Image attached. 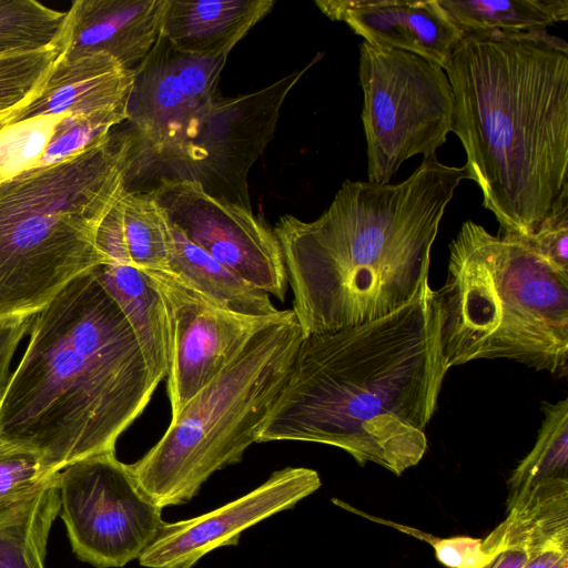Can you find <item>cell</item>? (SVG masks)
Returning a JSON list of instances; mask_svg holds the SVG:
<instances>
[{
	"label": "cell",
	"mask_w": 568,
	"mask_h": 568,
	"mask_svg": "<svg viewBox=\"0 0 568 568\" xmlns=\"http://www.w3.org/2000/svg\"><path fill=\"white\" fill-rule=\"evenodd\" d=\"M447 371L427 284L385 317L304 336L258 443L331 445L399 476L424 457Z\"/></svg>",
	"instance_id": "obj_1"
},
{
	"label": "cell",
	"mask_w": 568,
	"mask_h": 568,
	"mask_svg": "<svg viewBox=\"0 0 568 568\" xmlns=\"http://www.w3.org/2000/svg\"><path fill=\"white\" fill-rule=\"evenodd\" d=\"M465 168L423 159L403 182L346 180L312 222L285 214L273 232L303 335L385 317L428 284L430 251Z\"/></svg>",
	"instance_id": "obj_2"
},
{
	"label": "cell",
	"mask_w": 568,
	"mask_h": 568,
	"mask_svg": "<svg viewBox=\"0 0 568 568\" xmlns=\"http://www.w3.org/2000/svg\"><path fill=\"white\" fill-rule=\"evenodd\" d=\"M0 400V438L36 450L48 476L115 452L161 382L93 270L32 320Z\"/></svg>",
	"instance_id": "obj_3"
},
{
	"label": "cell",
	"mask_w": 568,
	"mask_h": 568,
	"mask_svg": "<svg viewBox=\"0 0 568 568\" xmlns=\"http://www.w3.org/2000/svg\"><path fill=\"white\" fill-rule=\"evenodd\" d=\"M466 179L526 240L568 184V44L545 31L465 34L444 67Z\"/></svg>",
	"instance_id": "obj_4"
},
{
	"label": "cell",
	"mask_w": 568,
	"mask_h": 568,
	"mask_svg": "<svg viewBox=\"0 0 568 568\" xmlns=\"http://www.w3.org/2000/svg\"><path fill=\"white\" fill-rule=\"evenodd\" d=\"M144 153L131 129L0 181V322L37 315L79 275L106 264L98 229Z\"/></svg>",
	"instance_id": "obj_5"
},
{
	"label": "cell",
	"mask_w": 568,
	"mask_h": 568,
	"mask_svg": "<svg viewBox=\"0 0 568 568\" xmlns=\"http://www.w3.org/2000/svg\"><path fill=\"white\" fill-rule=\"evenodd\" d=\"M432 300L448 369L506 358L568 376V277L524 241L466 221L449 244L447 277Z\"/></svg>",
	"instance_id": "obj_6"
},
{
	"label": "cell",
	"mask_w": 568,
	"mask_h": 568,
	"mask_svg": "<svg viewBox=\"0 0 568 568\" xmlns=\"http://www.w3.org/2000/svg\"><path fill=\"white\" fill-rule=\"evenodd\" d=\"M304 335L292 310L257 331L226 367L171 418L161 439L128 464L160 508L195 497L213 473L258 443Z\"/></svg>",
	"instance_id": "obj_7"
},
{
	"label": "cell",
	"mask_w": 568,
	"mask_h": 568,
	"mask_svg": "<svg viewBox=\"0 0 568 568\" xmlns=\"http://www.w3.org/2000/svg\"><path fill=\"white\" fill-rule=\"evenodd\" d=\"M358 79L367 178L388 184L402 164L436 155L453 129L454 94L444 69L417 54L359 44Z\"/></svg>",
	"instance_id": "obj_8"
},
{
	"label": "cell",
	"mask_w": 568,
	"mask_h": 568,
	"mask_svg": "<svg viewBox=\"0 0 568 568\" xmlns=\"http://www.w3.org/2000/svg\"><path fill=\"white\" fill-rule=\"evenodd\" d=\"M57 488L71 548L95 568L139 559L164 524L162 508L139 490L115 452L65 467L57 474Z\"/></svg>",
	"instance_id": "obj_9"
},
{
	"label": "cell",
	"mask_w": 568,
	"mask_h": 568,
	"mask_svg": "<svg viewBox=\"0 0 568 568\" xmlns=\"http://www.w3.org/2000/svg\"><path fill=\"white\" fill-rule=\"evenodd\" d=\"M230 99H216L181 141L158 158L209 194L251 209L247 173L274 132L281 106L305 70Z\"/></svg>",
	"instance_id": "obj_10"
},
{
	"label": "cell",
	"mask_w": 568,
	"mask_h": 568,
	"mask_svg": "<svg viewBox=\"0 0 568 568\" xmlns=\"http://www.w3.org/2000/svg\"><path fill=\"white\" fill-rule=\"evenodd\" d=\"M150 193L187 240L251 285L284 301L288 281L278 241L252 209L215 197L186 179L162 178Z\"/></svg>",
	"instance_id": "obj_11"
},
{
	"label": "cell",
	"mask_w": 568,
	"mask_h": 568,
	"mask_svg": "<svg viewBox=\"0 0 568 568\" xmlns=\"http://www.w3.org/2000/svg\"><path fill=\"white\" fill-rule=\"evenodd\" d=\"M161 295L168 320L171 418L239 354L271 316L234 313L189 291L168 273L142 270Z\"/></svg>",
	"instance_id": "obj_12"
},
{
	"label": "cell",
	"mask_w": 568,
	"mask_h": 568,
	"mask_svg": "<svg viewBox=\"0 0 568 568\" xmlns=\"http://www.w3.org/2000/svg\"><path fill=\"white\" fill-rule=\"evenodd\" d=\"M322 485L318 473L306 467L275 470L250 493L200 516L164 523L140 556L145 568H193L209 552L235 546L244 530L296 506Z\"/></svg>",
	"instance_id": "obj_13"
},
{
	"label": "cell",
	"mask_w": 568,
	"mask_h": 568,
	"mask_svg": "<svg viewBox=\"0 0 568 568\" xmlns=\"http://www.w3.org/2000/svg\"><path fill=\"white\" fill-rule=\"evenodd\" d=\"M315 4L364 41L417 54L443 69L464 38L438 0H317Z\"/></svg>",
	"instance_id": "obj_14"
},
{
	"label": "cell",
	"mask_w": 568,
	"mask_h": 568,
	"mask_svg": "<svg viewBox=\"0 0 568 568\" xmlns=\"http://www.w3.org/2000/svg\"><path fill=\"white\" fill-rule=\"evenodd\" d=\"M165 0H75L54 41L59 55L106 53L134 70L155 44Z\"/></svg>",
	"instance_id": "obj_15"
},
{
	"label": "cell",
	"mask_w": 568,
	"mask_h": 568,
	"mask_svg": "<svg viewBox=\"0 0 568 568\" xmlns=\"http://www.w3.org/2000/svg\"><path fill=\"white\" fill-rule=\"evenodd\" d=\"M480 568H568V481L537 487L483 539Z\"/></svg>",
	"instance_id": "obj_16"
},
{
	"label": "cell",
	"mask_w": 568,
	"mask_h": 568,
	"mask_svg": "<svg viewBox=\"0 0 568 568\" xmlns=\"http://www.w3.org/2000/svg\"><path fill=\"white\" fill-rule=\"evenodd\" d=\"M207 108L200 106L189 94L180 75L178 51L160 33L134 70L128 103L126 121L144 152L160 158L172 150Z\"/></svg>",
	"instance_id": "obj_17"
},
{
	"label": "cell",
	"mask_w": 568,
	"mask_h": 568,
	"mask_svg": "<svg viewBox=\"0 0 568 568\" xmlns=\"http://www.w3.org/2000/svg\"><path fill=\"white\" fill-rule=\"evenodd\" d=\"M134 72L106 53L58 57L40 92L11 122L128 110Z\"/></svg>",
	"instance_id": "obj_18"
},
{
	"label": "cell",
	"mask_w": 568,
	"mask_h": 568,
	"mask_svg": "<svg viewBox=\"0 0 568 568\" xmlns=\"http://www.w3.org/2000/svg\"><path fill=\"white\" fill-rule=\"evenodd\" d=\"M274 3V0H165L161 34L183 54L229 55L271 12Z\"/></svg>",
	"instance_id": "obj_19"
},
{
	"label": "cell",
	"mask_w": 568,
	"mask_h": 568,
	"mask_svg": "<svg viewBox=\"0 0 568 568\" xmlns=\"http://www.w3.org/2000/svg\"><path fill=\"white\" fill-rule=\"evenodd\" d=\"M170 226L172 248L164 272L178 283L215 306L234 313L271 316L280 311L268 294L234 274Z\"/></svg>",
	"instance_id": "obj_20"
},
{
	"label": "cell",
	"mask_w": 568,
	"mask_h": 568,
	"mask_svg": "<svg viewBox=\"0 0 568 568\" xmlns=\"http://www.w3.org/2000/svg\"><path fill=\"white\" fill-rule=\"evenodd\" d=\"M98 281L126 317L153 374H168V320L160 293L146 274L132 265L106 263L93 270Z\"/></svg>",
	"instance_id": "obj_21"
},
{
	"label": "cell",
	"mask_w": 568,
	"mask_h": 568,
	"mask_svg": "<svg viewBox=\"0 0 568 568\" xmlns=\"http://www.w3.org/2000/svg\"><path fill=\"white\" fill-rule=\"evenodd\" d=\"M59 511L57 474L29 497L0 509V568H45Z\"/></svg>",
	"instance_id": "obj_22"
},
{
	"label": "cell",
	"mask_w": 568,
	"mask_h": 568,
	"mask_svg": "<svg viewBox=\"0 0 568 568\" xmlns=\"http://www.w3.org/2000/svg\"><path fill=\"white\" fill-rule=\"evenodd\" d=\"M465 34L545 31L568 20V0H438Z\"/></svg>",
	"instance_id": "obj_23"
},
{
	"label": "cell",
	"mask_w": 568,
	"mask_h": 568,
	"mask_svg": "<svg viewBox=\"0 0 568 568\" xmlns=\"http://www.w3.org/2000/svg\"><path fill=\"white\" fill-rule=\"evenodd\" d=\"M542 412L536 443L507 483V509L539 486L568 481V399L544 403Z\"/></svg>",
	"instance_id": "obj_24"
},
{
	"label": "cell",
	"mask_w": 568,
	"mask_h": 568,
	"mask_svg": "<svg viewBox=\"0 0 568 568\" xmlns=\"http://www.w3.org/2000/svg\"><path fill=\"white\" fill-rule=\"evenodd\" d=\"M121 204L130 264L140 270L164 272L172 248L171 226L164 212L150 192L126 189Z\"/></svg>",
	"instance_id": "obj_25"
},
{
	"label": "cell",
	"mask_w": 568,
	"mask_h": 568,
	"mask_svg": "<svg viewBox=\"0 0 568 568\" xmlns=\"http://www.w3.org/2000/svg\"><path fill=\"white\" fill-rule=\"evenodd\" d=\"M64 16L34 0H0V54L53 44Z\"/></svg>",
	"instance_id": "obj_26"
},
{
	"label": "cell",
	"mask_w": 568,
	"mask_h": 568,
	"mask_svg": "<svg viewBox=\"0 0 568 568\" xmlns=\"http://www.w3.org/2000/svg\"><path fill=\"white\" fill-rule=\"evenodd\" d=\"M128 110L69 114L55 125L38 168L48 166L105 141L113 128L126 121Z\"/></svg>",
	"instance_id": "obj_27"
},
{
	"label": "cell",
	"mask_w": 568,
	"mask_h": 568,
	"mask_svg": "<svg viewBox=\"0 0 568 568\" xmlns=\"http://www.w3.org/2000/svg\"><path fill=\"white\" fill-rule=\"evenodd\" d=\"M62 116L39 115L0 129V180L38 168Z\"/></svg>",
	"instance_id": "obj_28"
},
{
	"label": "cell",
	"mask_w": 568,
	"mask_h": 568,
	"mask_svg": "<svg viewBox=\"0 0 568 568\" xmlns=\"http://www.w3.org/2000/svg\"><path fill=\"white\" fill-rule=\"evenodd\" d=\"M58 57L54 43L39 50L0 54V105L13 106L34 99Z\"/></svg>",
	"instance_id": "obj_29"
},
{
	"label": "cell",
	"mask_w": 568,
	"mask_h": 568,
	"mask_svg": "<svg viewBox=\"0 0 568 568\" xmlns=\"http://www.w3.org/2000/svg\"><path fill=\"white\" fill-rule=\"evenodd\" d=\"M53 476L36 450L0 438V509L29 497Z\"/></svg>",
	"instance_id": "obj_30"
},
{
	"label": "cell",
	"mask_w": 568,
	"mask_h": 568,
	"mask_svg": "<svg viewBox=\"0 0 568 568\" xmlns=\"http://www.w3.org/2000/svg\"><path fill=\"white\" fill-rule=\"evenodd\" d=\"M524 242L550 266L568 277V184Z\"/></svg>",
	"instance_id": "obj_31"
},
{
	"label": "cell",
	"mask_w": 568,
	"mask_h": 568,
	"mask_svg": "<svg viewBox=\"0 0 568 568\" xmlns=\"http://www.w3.org/2000/svg\"><path fill=\"white\" fill-rule=\"evenodd\" d=\"M424 538L433 546L437 560L447 568H480L491 557V552L481 547L483 539L466 536Z\"/></svg>",
	"instance_id": "obj_32"
},
{
	"label": "cell",
	"mask_w": 568,
	"mask_h": 568,
	"mask_svg": "<svg viewBox=\"0 0 568 568\" xmlns=\"http://www.w3.org/2000/svg\"><path fill=\"white\" fill-rule=\"evenodd\" d=\"M97 246L106 263L131 265L124 241L121 197L101 222Z\"/></svg>",
	"instance_id": "obj_33"
},
{
	"label": "cell",
	"mask_w": 568,
	"mask_h": 568,
	"mask_svg": "<svg viewBox=\"0 0 568 568\" xmlns=\"http://www.w3.org/2000/svg\"><path fill=\"white\" fill-rule=\"evenodd\" d=\"M34 316L0 322V400L11 374L10 366L14 353L28 334Z\"/></svg>",
	"instance_id": "obj_34"
},
{
	"label": "cell",
	"mask_w": 568,
	"mask_h": 568,
	"mask_svg": "<svg viewBox=\"0 0 568 568\" xmlns=\"http://www.w3.org/2000/svg\"><path fill=\"white\" fill-rule=\"evenodd\" d=\"M30 101L13 105V106H2L0 105V129L11 123L18 113L29 103Z\"/></svg>",
	"instance_id": "obj_35"
},
{
	"label": "cell",
	"mask_w": 568,
	"mask_h": 568,
	"mask_svg": "<svg viewBox=\"0 0 568 568\" xmlns=\"http://www.w3.org/2000/svg\"><path fill=\"white\" fill-rule=\"evenodd\" d=\"M1 181V180H0Z\"/></svg>",
	"instance_id": "obj_36"
}]
</instances>
